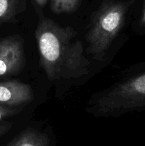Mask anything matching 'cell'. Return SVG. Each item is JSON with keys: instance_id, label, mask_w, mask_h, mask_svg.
I'll return each mask as SVG.
<instances>
[{"instance_id": "cell-3", "label": "cell", "mask_w": 145, "mask_h": 146, "mask_svg": "<svg viewBox=\"0 0 145 146\" xmlns=\"http://www.w3.org/2000/svg\"><path fill=\"white\" fill-rule=\"evenodd\" d=\"M24 65V43L18 35L0 39V78L14 75Z\"/></svg>"}, {"instance_id": "cell-9", "label": "cell", "mask_w": 145, "mask_h": 146, "mask_svg": "<svg viewBox=\"0 0 145 146\" xmlns=\"http://www.w3.org/2000/svg\"><path fill=\"white\" fill-rule=\"evenodd\" d=\"M11 123H5L2 125H0V137L5 134L11 128Z\"/></svg>"}, {"instance_id": "cell-5", "label": "cell", "mask_w": 145, "mask_h": 146, "mask_svg": "<svg viewBox=\"0 0 145 146\" xmlns=\"http://www.w3.org/2000/svg\"><path fill=\"white\" fill-rule=\"evenodd\" d=\"M48 138L34 129H27L7 146H47Z\"/></svg>"}, {"instance_id": "cell-7", "label": "cell", "mask_w": 145, "mask_h": 146, "mask_svg": "<svg viewBox=\"0 0 145 146\" xmlns=\"http://www.w3.org/2000/svg\"><path fill=\"white\" fill-rule=\"evenodd\" d=\"M80 0H51V10L54 14L71 13L78 9Z\"/></svg>"}, {"instance_id": "cell-4", "label": "cell", "mask_w": 145, "mask_h": 146, "mask_svg": "<svg viewBox=\"0 0 145 146\" xmlns=\"http://www.w3.org/2000/svg\"><path fill=\"white\" fill-rule=\"evenodd\" d=\"M33 93L28 84L18 81L0 83V105L18 107L32 100Z\"/></svg>"}, {"instance_id": "cell-10", "label": "cell", "mask_w": 145, "mask_h": 146, "mask_svg": "<svg viewBox=\"0 0 145 146\" xmlns=\"http://www.w3.org/2000/svg\"><path fill=\"white\" fill-rule=\"evenodd\" d=\"M35 1L38 6H40L41 7H44L45 6L48 0H35Z\"/></svg>"}, {"instance_id": "cell-8", "label": "cell", "mask_w": 145, "mask_h": 146, "mask_svg": "<svg viewBox=\"0 0 145 146\" xmlns=\"http://www.w3.org/2000/svg\"><path fill=\"white\" fill-rule=\"evenodd\" d=\"M21 110L19 106H7L0 105V121H2L4 118L11 117L18 113Z\"/></svg>"}, {"instance_id": "cell-2", "label": "cell", "mask_w": 145, "mask_h": 146, "mask_svg": "<svg viewBox=\"0 0 145 146\" xmlns=\"http://www.w3.org/2000/svg\"><path fill=\"white\" fill-rule=\"evenodd\" d=\"M131 4V1L105 0L92 14L86 35V51L94 59L105 60L106 51L125 24Z\"/></svg>"}, {"instance_id": "cell-1", "label": "cell", "mask_w": 145, "mask_h": 146, "mask_svg": "<svg viewBox=\"0 0 145 146\" xmlns=\"http://www.w3.org/2000/svg\"><path fill=\"white\" fill-rule=\"evenodd\" d=\"M35 37L40 63L50 81L78 78L88 74L90 61L72 27H61L45 18L38 23Z\"/></svg>"}, {"instance_id": "cell-6", "label": "cell", "mask_w": 145, "mask_h": 146, "mask_svg": "<svg viewBox=\"0 0 145 146\" xmlns=\"http://www.w3.org/2000/svg\"><path fill=\"white\" fill-rule=\"evenodd\" d=\"M25 0H0V26L15 21Z\"/></svg>"}, {"instance_id": "cell-11", "label": "cell", "mask_w": 145, "mask_h": 146, "mask_svg": "<svg viewBox=\"0 0 145 146\" xmlns=\"http://www.w3.org/2000/svg\"><path fill=\"white\" fill-rule=\"evenodd\" d=\"M140 24H141V25H142V26L145 25V6H144V8L143 12H142V17H141Z\"/></svg>"}]
</instances>
